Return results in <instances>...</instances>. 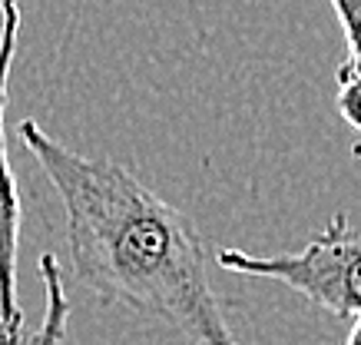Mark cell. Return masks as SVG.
<instances>
[{
    "mask_svg": "<svg viewBox=\"0 0 361 345\" xmlns=\"http://www.w3.org/2000/svg\"><path fill=\"white\" fill-rule=\"evenodd\" d=\"M63 202L70 272L99 302L163 322L192 345H239L212 289V249L192 216L113 159H90L37 120L17 123Z\"/></svg>",
    "mask_w": 361,
    "mask_h": 345,
    "instance_id": "1",
    "label": "cell"
},
{
    "mask_svg": "<svg viewBox=\"0 0 361 345\" xmlns=\"http://www.w3.org/2000/svg\"><path fill=\"white\" fill-rule=\"evenodd\" d=\"M216 266L235 276L279 282L335 319L361 315V229L348 223L345 212H335L331 223L298 253L252 256L242 249H222Z\"/></svg>",
    "mask_w": 361,
    "mask_h": 345,
    "instance_id": "2",
    "label": "cell"
},
{
    "mask_svg": "<svg viewBox=\"0 0 361 345\" xmlns=\"http://www.w3.org/2000/svg\"><path fill=\"white\" fill-rule=\"evenodd\" d=\"M20 7L23 0H0V315L17 329H23V309L17 299L23 206L11 156H7V100H11V70L17 60V40L23 23Z\"/></svg>",
    "mask_w": 361,
    "mask_h": 345,
    "instance_id": "3",
    "label": "cell"
},
{
    "mask_svg": "<svg viewBox=\"0 0 361 345\" xmlns=\"http://www.w3.org/2000/svg\"><path fill=\"white\" fill-rule=\"evenodd\" d=\"M40 279H44V319L33 332L30 345H66V325H70V299L63 286V269L54 253L40 256Z\"/></svg>",
    "mask_w": 361,
    "mask_h": 345,
    "instance_id": "4",
    "label": "cell"
},
{
    "mask_svg": "<svg viewBox=\"0 0 361 345\" xmlns=\"http://www.w3.org/2000/svg\"><path fill=\"white\" fill-rule=\"evenodd\" d=\"M345 34V60L338 73H361V0H329Z\"/></svg>",
    "mask_w": 361,
    "mask_h": 345,
    "instance_id": "5",
    "label": "cell"
},
{
    "mask_svg": "<svg viewBox=\"0 0 361 345\" xmlns=\"http://www.w3.org/2000/svg\"><path fill=\"white\" fill-rule=\"evenodd\" d=\"M338 116L355 133H361V73H338Z\"/></svg>",
    "mask_w": 361,
    "mask_h": 345,
    "instance_id": "6",
    "label": "cell"
},
{
    "mask_svg": "<svg viewBox=\"0 0 361 345\" xmlns=\"http://www.w3.org/2000/svg\"><path fill=\"white\" fill-rule=\"evenodd\" d=\"M0 345H23V329L11 325L4 315H0Z\"/></svg>",
    "mask_w": 361,
    "mask_h": 345,
    "instance_id": "7",
    "label": "cell"
},
{
    "mask_svg": "<svg viewBox=\"0 0 361 345\" xmlns=\"http://www.w3.org/2000/svg\"><path fill=\"white\" fill-rule=\"evenodd\" d=\"M345 345H361V315H355L348 335H345Z\"/></svg>",
    "mask_w": 361,
    "mask_h": 345,
    "instance_id": "8",
    "label": "cell"
},
{
    "mask_svg": "<svg viewBox=\"0 0 361 345\" xmlns=\"http://www.w3.org/2000/svg\"><path fill=\"white\" fill-rule=\"evenodd\" d=\"M351 156H355V159H361V143L351 146Z\"/></svg>",
    "mask_w": 361,
    "mask_h": 345,
    "instance_id": "9",
    "label": "cell"
}]
</instances>
